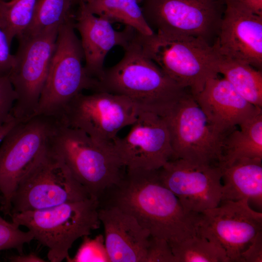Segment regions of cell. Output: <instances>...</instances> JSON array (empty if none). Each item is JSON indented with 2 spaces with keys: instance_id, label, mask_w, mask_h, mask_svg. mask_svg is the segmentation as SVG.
Returning <instances> with one entry per match:
<instances>
[{
  "instance_id": "cell-1",
  "label": "cell",
  "mask_w": 262,
  "mask_h": 262,
  "mask_svg": "<svg viewBox=\"0 0 262 262\" xmlns=\"http://www.w3.org/2000/svg\"><path fill=\"white\" fill-rule=\"evenodd\" d=\"M103 194L99 205L115 206L135 218L152 237L169 243L197 233L200 213L186 211L162 182L158 170L126 168Z\"/></svg>"
},
{
  "instance_id": "cell-2",
  "label": "cell",
  "mask_w": 262,
  "mask_h": 262,
  "mask_svg": "<svg viewBox=\"0 0 262 262\" xmlns=\"http://www.w3.org/2000/svg\"><path fill=\"white\" fill-rule=\"evenodd\" d=\"M124 49L120 61L104 69L98 91L124 96L142 111L163 116L189 90L147 57L134 36Z\"/></svg>"
},
{
  "instance_id": "cell-3",
  "label": "cell",
  "mask_w": 262,
  "mask_h": 262,
  "mask_svg": "<svg viewBox=\"0 0 262 262\" xmlns=\"http://www.w3.org/2000/svg\"><path fill=\"white\" fill-rule=\"evenodd\" d=\"M134 39L143 53L172 80L195 96L207 80L218 74V53L213 45L196 37L136 32Z\"/></svg>"
},
{
  "instance_id": "cell-4",
  "label": "cell",
  "mask_w": 262,
  "mask_h": 262,
  "mask_svg": "<svg viewBox=\"0 0 262 262\" xmlns=\"http://www.w3.org/2000/svg\"><path fill=\"white\" fill-rule=\"evenodd\" d=\"M99 200L88 197L48 209L11 214L12 221L26 227L37 240L48 249L51 262H61L78 239L99 228Z\"/></svg>"
},
{
  "instance_id": "cell-5",
  "label": "cell",
  "mask_w": 262,
  "mask_h": 262,
  "mask_svg": "<svg viewBox=\"0 0 262 262\" xmlns=\"http://www.w3.org/2000/svg\"><path fill=\"white\" fill-rule=\"evenodd\" d=\"M49 145L90 196L98 200L124 173L125 167L112 147L98 144L82 130L59 121Z\"/></svg>"
},
{
  "instance_id": "cell-6",
  "label": "cell",
  "mask_w": 262,
  "mask_h": 262,
  "mask_svg": "<svg viewBox=\"0 0 262 262\" xmlns=\"http://www.w3.org/2000/svg\"><path fill=\"white\" fill-rule=\"evenodd\" d=\"M74 17L61 25L47 79L34 115L59 120L67 104L88 90L99 91V81L86 72L84 54L74 26Z\"/></svg>"
},
{
  "instance_id": "cell-7",
  "label": "cell",
  "mask_w": 262,
  "mask_h": 262,
  "mask_svg": "<svg viewBox=\"0 0 262 262\" xmlns=\"http://www.w3.org/2000/svg\"><path fill=\"white\" fill-rule=\"evenodd\" d=\"M88 197L87 192L49 142L18 183L11 199V215Z\"/></svg>"
},
{
  "instance_id": "cell-8",
  "label": "cell",
  "mask_w": 262,
  "mask_h": 262,
  "mask_svg": "<svg viewBox=\"0 0 262 262\" xmlns=\"http://www.w3.org/2000/svg\"><path fill=\"white\" fill-rule=\"evenodd\" d=\"M58 120L43 115L18 122L0 143V210L11 213L12 196L21 180L47 147Z\"/></svg>"
},
{
  "instance_id": "cell-9",
  "label": "cell",
  "mask_w": 262,
  "mask_h": 262,
  "mask_svg": "<svg viewBox=\"0 0 262 262\" xmlns=\"http://www.w3.org/2000/svg\"><path fill=\"white\" fill-rule=\"evenodd\" d=\"M162 117L169 132L173 159L196 164H220L226 135L211 125L189 91Z\"/></svg>"
},
{
  "instance_id": "cell-10",
  "label": "cell",
  "mask_w": 262,
  "mask_h": 262,
  "mask_svg": "<svg viewBox=\"0 0 262 262\" xmlns=\"http://www.w3.org/2000/svg\"><path fill=\"white\" fill-rule=\"evenodd\" d=\"M142 110L129 98L106 91L83 93L67 104L59 120L82 130L98 144L112 147L118 132L132 125Z\"/></svg>"
},
{
  "instance_id": "cell-11",
  "label": "cell",
  "mask_w": 262,
  "mask_h": 262,
  "mask_svg": "<svg viewBox=\"0 0 262 262\" xmlns=\"http://www.w3.org/2000/svg\"><path fill=\"white\" fill-rule=\"evenodd\" d=\"M61 25L33 36L17 38L19 46L8 77L17 96L13 115L18 120H25L35 113Z\"/></svg>"
},
{
  "instance_id": "cell-12",
  "label": "cell",
  "mask_w": 262,
  "mask_h": 262,
  "mask_svg": "<svg viewBox=\"0 0 262 262\" xmlns=\"http://www.w3.org/2000/svg\"><path fill=\"white\" fill-rule=\"evenodd\" d=\"M140 7L153 32L196 37L213 45L225 3L224 0H142Z\"/></svg>"
},
{
  "instance_id": "cell-13",
  "label": "cell",
  "mask_w": 262,
  "mask_h": 262,
  "mask_svg": "<svg viewBox=\"0 0 262 262\" xmlns=\"http://www.w3.org/2000/svg\"><path fill=\"white\" fill-rule=\"evenodd\" d=\"M261 232L262 213L244 199L221 201L201 213L196 234L223 248L229 262H239L241 254Z\"/></svg>"
},
{
  "instance_id": "cell-14",
  "label": "cell",
  "mask_w": 262,
  "mask_h": 262,
  "mask_svg": "<svg viewBox=\"0 0 262 262\" xmlns=\"http://www.w3.org/2000/svg\"><path fill=\"white\" fill-rule=\"evenodd\" d=\"M124 137L112 147L126 168L158 170L173 159L169 132L164 118L142 111Z\"/></svg>"
},
{
  "instance_id": "cell-15",
  "label": "cell",
  "mask_w": 262,
  "mask_h": 262,
  "mask_svg": "<svg viewBox=\"0 0 262 262\" xmlns=\"http://www.w3.org/2000/svg\"><path fill=\"white\" fill-rule=\"evenodd\" d=\"M158 171L162 182L188 212L200 213L221 202L222 170L219 164H196L175 159Z\"/></svg>"
},
{
  "instance_id": "cell-16",
  "label": "cell",
  "mask_w": 262,
  "mask_h": 262,
  "mask_svg": "<svg viewBox=\"0 0 262 262\" xmlns=\"http://www.w3.org/2000/svg\"><path fill=\"white\" fill-rule=\"evenodd\" d=\"M225 7L213 46L220 55L262 70V16L230 0Z\"/></svg>"
},
{
  "instance_id": "cell-17",
  "label": "cell",
  "mask_w": 262,
  "mask_h": 262,
  "mask_svg": "<svg viewBox=\"0 0 262 262\" xmlns=\"http://www.w3.org/2000/svg\"><path fill=\"white\" fill-rule=\"evenodd\" d=\"M77 6L74 26L81 37L84 68L90 76L99 81L104 72V63L109 51L115 46L126 48L136 31L129 26L122 31L115 30L108 20L89 11L84 1L79 2Z\"/></svg>"
},
{
  "instance_id": "cell-18",
  "label": "cell",
  "mask_w": 262,
  "mask_h": 262,
  "mask_svg": "<svg viewBox=\"0 0 262 262\" xmlns=\"http://www.w3.org/2000/svg\"><path fill=\"white\" fill-rule=\"evenodd\" d=\"M211 125L226 135L259 112L260 108L243 98L224 77H210L202 89L194 96Z\"/></svg>"
},
{
  "instance_id": "cell-19",
  "label": "cell",
  "mask_w": 262,
  "mask_h": 262,
  "mask_svg": "<svg viewBox=\"0 0 262 262\" xmlns=\"http://www.w3.org/2000/svg\"><path fill=\"white\" fill-rule=\"evenodd\" d=\"M98 218L110 262H145L150 234L119 208L99 205Z\"/></svg>"
},
{
  "instance_id": "cell-20",
  "label": "cell",
  "mask_w": 262,
  "mask_h": 262,
  "mask_svg": "<svg viewBox=\"0 0 262 262\" xmlns=\"http://www.w3.org/2000/svg\"><path fill=\"white\" fill-rule=\"evenodd\" d=\"M222 170L221 201L247 199L262 207V159L243 158L225 165Z\"/></svg>"
},
{
  "instance_id": "cell-21",
  "label": "cell",
  "mask_w": 262,
  "mask_h": 262,
  "mask_svg": "<svg viewBox=\"0 0 262 262\" xmlns=\"http://www.w3.org/2000/svg\"><path fill=\"white\" fill-rule=\"evenodd\" d=\"M239 126L224 138L220 165L243 158L262 159V111Z\"/></svg>"
},
{
  "instance_id": "cell-22",
  "label": "cell",
  "mask_w": 262,
  "mask_h": 262,
  "mask_svg": "<svg viewBox=\"0 0 262 262\" xmlns=\"http://www.w3.org/2000/svg\"><path fill=\"white\" fill-rule=\"evenodd\" d=\"M216 71L222 74L246 100L262 108V70L218 53Z\"/></svg>"
},
{
  "instance_id": "cell-23",
  "label": "cell",
  "mask_w": 262,
  "mask_h": 262,
  "mask_svg": "<svg viewBox=\"0 0 262 262\" xmlns=\"http://www.w3.org/2000/svg\"><path fill=\"white\" fill-rule=\"evenodd\" d=\"M91 13L112 23H120L144 35L154 32L145 19L137 0H85Z\"/></svg>"
},
{
  "instance_id": "cell-24",
  "label": "cell",
  "mask_w": 262,
  "mask_h": 262,
  "mask_svg": "<svg viewBox=\"0 0 262 262\" xmlns=\"http://www.w3.org/2000/svg\"><path fill=\"white\" fill-rule=\"evenodd\" d=\"M75 5V0H38L30 24L17 39L36 35L74 17Z\"/></svg>"
},
{
  "instance_id": "cell-25",
  "label": "cell",
  "mask_w": 262,
  "mask_h": 262,
  "mask_svg": "<svg viewBox=\"0 0 262 262\" xmlns=\"http://www.w3.org/2000/svg\"><path fill=\"white\" fill-rule=\"evenodd\" d=\"M169 243L177 262H229L223 248L197 234Z\"/></svg>"
},
{
  "instance_id": "cell-26",
  "label": "cell",
  "mask_w": 262,
  "mask_h": 262,
  "mask_svg": "<svg viewBox=\"0 0 262 262\" xmlns=\"http://www.w3.org/2000/svg\"><path fill=\"white\" fill-rule=\"evenodd\" d=\"M38 0H0V25L11 44L30 24Z\"/></svg>"
},
{
  "instance_id": "cell-27",
  "label": "cell",
  "mask_w": 262,
  "mask_h": 262,
  "mask_svg": "<svg viewBox=\"0 0 262 262\" xmlns=\"http://www.w3.org/2000/svg\"><path fill=\"white\" fill-rule=\"evenodd\" d=\"M88 236L82 237L75 255L69 256L66 260L68 262H110L104 235L98 234L93 238Z\"/></svg>"
},
{
  "instance_id": "cell-28",
  "label": "cell",
  "mask_w": 262,
  "mask_h": 262,
  "mask_svg": "<svg viewBox=\"0 0 262 262\" xmlns=\"http://www.w3.org/2000/svg\"><path fill=\"white\" fill-rule=\"evenodd\" d=\"M1 202L2 196L0 195V204ZM33 239V235L29 230H22L20 226L12 221H6L0 215V251L15 249L21 253L24 245Z\"/></svg>"
},
{
  "instance_id": "cell-29",
  "label": "cell",
  "mask_w": 262,
  "mask_h": 262,
  "mask_svg": "<svg viewBox=\"0 0 262 262\" xmlns=\"http://www.w3.org/2000/svg\"><path fill=\"white\" fill-rule=\"evenodd\" d=\"M16 98L8 76L0 77V126L15 118L13 109Z\"/></svg>"
},
{
  "instance_id": "cell-30",
  "label": "cell",
  "mask_w": 262,
  "mask_h": 262,
  "mask_svg": "<svg viewBox=\"0 0 262 262\" xmlns=\"http://www.w3.org/2000/svg\"><path fill=\"white\" fill-rule=\"evenodd\" d=\"M145 262H177V259L168 241L150 236Z\"/></svg>"
},
{
  "instance_id": "cell-31",
  "label": "cell",
  "mask_w": 262,
  "mask_h": 262,
  "mask_svg": "<svg viewBox=\"0 0 262 262\" xmlns=\"http://www.w3.org/2000/svg\"><path fill=\"white\" fill-rule=\"evenodd\" d=\"M7 36L0 25V77L8 76L15 62Z\"/></svg>"
},
{
  "instance_id": "cell-32",
  "label": "cell",
  "mask_w": 262,
  "mask_h": 262,
  "mask_svg": "<svg viewBox=\"0 0 262 262\" xmlns=\"http://www.w3.org/2000/svg\"><path fill=\"white\" fill-rule=\"evenodd\" d=\"M262 262V232L256 236L253 241L241 254L239 262Z\"/></svg>"
},
{
  "instance_id": "cell-33",
  "label": "cell",
  "mask_w": 262,
  "mask_h": 262,
  "mask_svg": "<svg viewBox=\"0 0 262 262\" xmlns=\"http://www.w3.org/2000/svg\"><path fill=\"white\" fill-rule=\"evenodd\" d=\"M247 11L262 16V0H230Z\"/></svg>"
},
{
  "instance_id": "cell-34",
  "label": "cell",
  "mask_w": 262,
  "mask_h": 262,
  "mask_svg": "<svg viewBox=\"0 0 262 262\" xmlns=\"http://www.w3.org/2000/svg\"><path fill=\"white\" fill-rule=\"evenodd\" d=\"M9 260L12 262H45V260L40 257L37 254L31 252L28 254L19 253L11 256Z\"/></svg>"
},
{
  "instance_id": "cell-35",
  "label": "cell",
  "mask_w": 262,
  "mask_h": 262,
  "mask_svg": "<svg viewBox=\"0 0 262 262\" xmlns=\"http://www.w3.org/2000/svg\"><path fill=\"white\" fill-rule=\"evenodd\" d=\"M19 121V120L14 118L0 126V143L8 131Z\"/></svg>"
},
{
  "instance_id": "cell-36",
  "label": "cell",
  "mask_w": 262,
  "mask_h": 262,
  "mask_svg": "<svg viewBox=\"0 0 262 262\" xmlns=\"http://www.w3.org/2000/svg\"><path fill=\"white\" fill-rule=\"evenodd\" d=\"M82 0L84 1L85 0H75L76 5H77L79 3V2H80Z\"/></svg>"
}]
</instances>
